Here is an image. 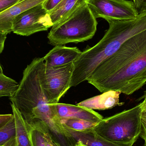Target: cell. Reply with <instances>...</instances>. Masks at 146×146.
Instances as JSON below:
<instances>
[{"label":"cell","mask_w":146,"mask_h":146,"mask_svg":"<svg viewBox=\"0 0 146 146\" xmlns=\"http://www.w3.org/2000/svg\"><path fill=\"white\" fill-rule=\"evenodd\" d=\"M62 0H46L42 3L43 7L50 12Z\"/></svg>","instance_id":"obj_21"},{"label":"cell","mask_w":146,"mask_h":146,"mask_svg":"<svg viewBox=\"0 0 146 146\" xmlns=\"http://www.w3.org/2000/svg\"><path fill=\"white\" fill-rule=\"evenodd\" d=\"M87 1V0H62L50 12L53 25L64 20Z\"/></svg>","instance_id":"obj_15"},{"label":"cell","mask_w":146,"mask_h":146,"mask_svg":"<svg viewBox=\"0 0 146 146\" xmlns=\"http://www.w3.org/2000/svg\"><path fill=\"white\" fill-rule=\"evenodd\" d=\"M19 86L15 80L0 73V97H12L17 91Z\"/></svg>","instance_id":"obj_17"},{"label":"cell","mask_w":146,"mask_h":146,"mask_svg":"<svg viewBox=\"0 0 146 146\" xmlns=\"http://www.w3.org/2000/svg\"><path fill=\"white\" fill-rule=\"evenodd\" d=\"M74 141L80 142L87 146H133L132 145H122L111 142L100 136L94 129L86 131H73L64 129Z\"/></svg>","instance_id":"obj_13"},{"label":"cell","mask_w":146,"mask_h":146,"mask_svg":"<svg viewBox=\"0 0 146 146\" xmlns=\"http://www.w3.org/2000/svg\"><path fill=\"white\" fill-rule=\"evenodd\" d=\"M21 0H0V12L12 7Z\"/></svg>","instance_id":"obj_22"},{"label":"cell","mask_w":146,"mask_h":146,"mask_svg":"<svg viewBox=\"0 0 146 146\" xmlns=\"http://www.w3.org/2000/svg\"><path fill=\"white\" fill-rule=\"evenodd\" d=\"M97 25V18L86 2L64 20L53 26L48 34L49 42L57 46L87 41L95 35Z\"/></svg>","instance_id":"obj_4"},{"label":"cell","mask_w":146,"mask_h":146,"mask_svg":"<svg viewBox=\"0 0 146 146\" xmlns=\"http://www.w3.org/2000/svg\"><path fill=\"white\" fill-rule=\"evenodd\" d=\"M144 99V101H143V104L145 106H146V91L144 92V94L141 98L139 99V100L143 99Z\"/></svg>","instance_id":"obj_28"},{"label":"cell","mask_w":146,"mask_h":146,"mask_svg":"<svg viewBox=\"0 0 146 146\" xmlns=\"http://www.w3.org/2000/svg\"><path fill=\"white\" fill-rule=\"evenodd\" d=\"M46 0H21L19 2L0 12V32L8 34L12 32L15 19L20 14Z\"/></svg>","instance_id":"obj_10"},{"label":"cell","mask_w":146,"mask_h":146,"mask_svg":"<svg viewBox=\"0 0 146 146\" xmlns=\"http://www.w3.org/2000/svg\"><path fill=\"white\" fill-rule=\"evenodd\" d=\"M141 132L140 136L145 141L144 146H146V106L143 104V109L141 117Z\"/></svg>","instance_id":"obj_20"},{"label":"cell","mask_w":146,"mask_h":146,"mask_svg":"<svg viewBox=\"0 0 146 146\" xmlns=\"http://www.w3.org/2000/svg\"><path fill=\"white\" fill-rule=\"evenodd\" d=\"M121 93L119 91H107L100 95L83 100L77 104V105L92 110H110L117 106H121L124 104V103L119 102Z\"/></svg>","instance_id":"obj_12"},{"label":"cell","mask_w":146,"mask_h":146,"mask_svg":"<svg viewBox=\"0 0 146 146\" xmlns=\"http://www.w3.org/2000/svg\"><path fill=\"white\" fill-rule=\"evenodd\" d=\"M106 21L109 28L102 39L93 47L82 52L74 62L70 87L87 80L96 68L116 53L124 42L146 30V11L132 19Z\"/></svg>","instance_id":"obj_3"},{"label":"cell","mask_w":146,"mask_h":146,"mask_svg":"<svg viewBox=\"0 0 146 146\" xmlns=\"http://www.w3.org/2000/svg\"><path fill=\"white\" fill-rule=\"evenodd\" d=\"M7 34L0 32V54L4 49V43L7 38Z\"/></svg>","instance_id":"obj_26"},{"label":"cell","mask_w":146,"mask_h":146,"mask_svg":"<svg viewBox=\"0 0 146 146\" xmlns=\"http://www.w3.org/2000/svg\"><path fill=\"white\" fill-rule=\"evenodd\" d=\"M13 117V114L0 115V129L5 127Z\"/></svg>","instance_id":"obj_24"},{"label":"cell","mask_w":146,"mask_h":146,"mask_svg":"<svg viewBox=\"0 0 146 146\" xmlns=\"http://www.w3.org/2000/svg\"><path fill=\"white\" fill-rule=\"evenodd\" d=\"M56 113L59 120L63 118H76L98 123L104 118L93 110L78 105L55 104Z\"/></svg>","instance_id":"obj_9"},{"label":"cell","mask_w":146,"mask_h":146,"mask_svg":"<svg viewBox=\"0 0 146 146\" xmlns=\"http://www.w3.org/2000/svg\"><path fill=\"white\" fill-rule=\"evenodd\" d=\"M143 106L141 102L132 109L104 118L97 123L94 130L111 142L133 145L141 132V117Z\"/></svg>","instance_id":"obj_5"},{"label":"cell","mask_w":146,"mask_h":146,"mask_svg":"<svg viewBox=\"0 0 146 146\" xmlns=\"http://www.w3.org/2000/svg\"><path fill=\"white\" fill-rule=\"evenodd\" d=\"M44 60L40 68L43 88L49 102L57 104L70 88L74 62L59 66H49L44 64Z\"/></svg>","instance_id":"obj_6"},{"label":"cell","mask_w":146,"mask_h":146,"mask_svg":"<svg viewBox=\"0 0 146 146\" xmlns=\"http://www.w3.org/2000/svg\"><path fill=\"white\" fill-rule=\"evenodd\" d=\"M43 60V57L36 58L27 66L17 91L9 99L30 127L42 123L57 145L75 146L60 123L55 104L49 102L43 88L40 68Z\"/></svg>","instance_id":"obj_2"},{"label":"cell","mask_w":146,"mask_h":146,"mask_svg":"<svg viewBox=\"0 0 146 146\" xmlns=\"http://www.w3.org/2000/svg\"><path fill=\"white\" fill-rule=\"evenodd\" d=\"M53 25L50 12L44 8L42 3L18 15L13 23L12 32L17 35L28 36L47 31Z\"/></svg>","instance_id":"obj_7"},{"label":"cell","mask_w":146,"mask_h":146,"mask_svg":"<svg viewBox=\"0 0 146 146\" xmlns=\"http://www.w3.org/2000/svg\"><path fill=\"white\" fill-rule=\"evenodd\" d=\"M44 126V124L39 123L31 127V136L33 146H46Z\"/></svg>","instance_id":"obj_18"},{"label":"cell","mask_w":146,"mask_h":146,"mask_svg":"<svg viewBox=\"0 0 146 146\" xmlns=\"http://www.w3.org/2000/svg\"><path fill=\"white\" fill-rule=\"evenodd\" d=\"M44 137L46 146H58L53 140L45 125L44 126Z\"/></svg>","instance_id":"obj_23"},{"label":"cell","mask_w":146,"mask_h":146,"mask_svg":"<svg viewBox=\"0 0 146 146\" xmlns=\"http://www.w3.org/2000/svg\"><path fill=\"white\" fill-rule=\"evenodd\" d=\"M15 128V146H33L31 127L22 117L18 109L11 104Z\"/></svg>","instance_id":"obj_14"},{"label":"cell","mask_w":146,"mask_h":146,"mask_svg":"<svg viewBox=\"0 0 146 146\" xmlns=\"http://www.w3.org/2000/svg\"><path fill=\"white\" fill-rule=\"evenodd\" d=\"M87 80L102 93L129 95L146 84V29L131 37L101 63Z\"/></svg>","instance_id":"obj_1"},{"label":"cell","mask_w":146,"mask_h":146,"mask_svg":"<svg viewBox=\"0 0 146 146\" xmlns=\"http://www.w3.org/2000/svg\"><path fill=\"white\" fill-rule=\"evenodd\" d=\"M87 3L97 19L127 20L139 14L132 0H87Z\"/></svg>","instance_id":"obj_8"},{"label":"cell","mask_w":146,"mask_h":146,"mask_svg":"<svg viewBox=\"0 0 146 146\" xmlns=\"http://www.w3.org/2000/svg\"><path fill=\"white\" fill-rule=\"evenodd\" d=\"M60 123L64 129L79 132L93 129L98 123L76 118H63Z\"/></svg>","instance_id":"obj_16"},{"label":"cell","mask_w":146,"mask_h":146,"mask_svg":"<svg viewBox=\"0 0 146 146\" xmlns=\"http://www.w3.org/2000/svg\"><path fill=\"white\" fill-rule=\"evenodd\" d=\"M15 128L14 117L5 127L0 129V145L15 137Z\"/></svg>","instance_id":"obj_19"},{"label":"cell","mask_w":146,"mask_h":146,"mask_svg":"<svg viewBox=\"0 0 146 146\" xmlns=\"http://www.w3.org/2000/svg\"><path fill=\"white\" fill-rule=\"evenodd\" d=\"M0 73H3V72L2 68V67L1 66V63H0Z\"/></svg>","instance_id":"obj_30"},{"label":"cell","mask_w":146,"mask_h":146,"mask_svg":"<svg viewBox=\"0 0 146 146\" xmlns=\"http://www.w3.org/2000/svg\"><path fill=\"white\" fill-rule=\"evenodd\" d=\"M0 146H15V137L9 140L7 142Z\"/></svg>","instance_id":"obj_27"},{"label":"cell","mask_w":146,"mask_h":146,"mask_svg":"<svg viewBox=\"0 0 146 146\" xmlns=\"http://www.w3.org/2000/svg\"><path fill=\"white\" fill-rule=\"evenodd\" d=\"M76 47L57 45L44 57V64L49 66H59L74 62L82 54Z\"/></svg>","instance_id":"obj_11"},{"label":"cell","mask_w":146,"mask_h":146,"mask_svg":"<svg viewBox=\"0 0 146 146\" xmlns=\"http://www.w3.org/2000/svg\"><path fill=\"white\" fill-rule=\"evenodd\" d=\"M139 13L146 11V0H132Z\"/></svg>","instance_id":"obj_25"},{"label":"cell","mask_w":146,"mask_h":146,"mask_svg":"<svg viewBox=\"0 0 146 146\" xmlns=\"http://www.w3.org/2000/svg\"><path fill=\"white\" fill-rule=\"evenodd\" d=\"M75 146H87L80 142H76Z\"/></svg>","instance_id":"obj_29"}]
</instances>
